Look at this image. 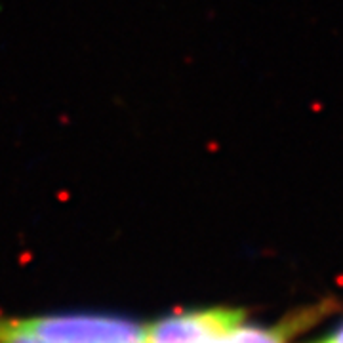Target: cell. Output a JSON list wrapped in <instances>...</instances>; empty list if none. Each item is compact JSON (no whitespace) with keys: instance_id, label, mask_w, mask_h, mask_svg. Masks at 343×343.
<instances>
[{"instance_id":"cell-4","label":"cell","mask_w":343,"mask_h":343,"mask_svg":"<svg viewBox=\"0 0 343 343\" xmlns=\"http://www.w3.org/2000/svg\"><path fill=\"white\" fill-rule=\"evenodd\" d=\"M311 343H343V320L340 324H336L330 332H326L322 338L313 340Z\"/></svg>"},{"instance_id":"cell-2","label":"cell","mask_w":343,"mask_h":343,"mask_svg":"<svg viewBox=\"0 0 343 343\" xmlns=\"http://www.w3.org/2000/svg\"><path fill=\"white\" fill-rule=\"evenodd\" d=\"M328 311L320 303L278 324H259L246 318L244 309L208 307L202 309L199 326L189 343H292L296 334L313 326Z\"/></svg>"},{"instance_id":"cell-3","label":"cell","mask_w":343,"mask_h":343,"mask_svg":"<svg viewBox=\"0 0 343 343\" xmlns=\"http://www.w3.org/2000/svg\"><path fill=\"white\" fill-rule=\"evenodd\" d=\"M0 343H48L15 324L14 316H0Z\"/></svg>"},{"instance_id":"cell-1","label":"cell","mask_w":343,"mask_h":343,"mask_svg":"<svg viewBox=\"0 0 343 343\" xmlns=\"http://www.w3.org/2000/svg\"><path fill=\"white\" fill-rule=\"evenodd\" d=\"M15 324L48 343H147V324L109 313L14 316Z\"/></svg>"}]
</instances>
